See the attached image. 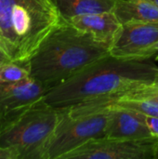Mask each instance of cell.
<instances>
[{
    "mask_svg": "<svg viewBox=\"0 0 158 159\" xmlns=\"http://www.w3.org/2000/svg\"><path fill=\"white\" fill-rule=\"evenodd\" d=\"M157 73V65L148 60L121 59L108 54L49 89L44 101L55 109L102 111L131 89L153 84Z\"/></svg>",
    "mask_w": 158,
    "mask_h": 159,
    "instance_id": "cell-1",
    "label": "cell"
},
{
    "mask_svg": "<svg viewBox=\"0 0 158 159\" xmlns=\"http://www.w3.org/2000/svg\"><path fill=\"white\" fill-rule=\"evenodd\" d=\"M110 47L62 20L29 60L31 77L47 90L109 54Z\"/></svg>",
    "mask_w": 158,
    "mask_h": 159,
    "instance_id": "cell-2",
    "label": "cell"
},
{
    "mask_svg": "<svg viewBox=\"0 0 158 159\" xmlns=\"http://www.w3.org/2000/svg\"><path fill=\"white\" fill-rule=\"evenodd\" d=\"M62 19L53 0H0V48L27 61Z\"/></svg>",
    "mask_w": 158,
    "mask_h": 159,
    "instance_id": "cell-3",
    "label": "cell"
},
{
    "mask_svg": "<svg viewBox=\"0 0 158 159\" xmlns=\"http://www.w3.org/2000/svg\"><path fill=\"white\" fill-rule=\"evenodd\" d=\"M60 112L44 98L0 126V146L14 150L18 159H46Z\"/></svg>",
    "mask_w": 158,
    "mask_h": 159,
    "instance_id": "cell-4",
    "label": "cell"
},
{
    "mask_svg": "<svg viewBox=\"0 0 158 159\" xmlns=\"http://www.w3.org/2000/svg\"><path fill=\"white\" fill-rule=\"evenodd\" d=\"M58 110L60 119L47 145L46 159H62L65 155L88 141L105 137L109 108L88 113Z\"/></svg>",
    "mask_w": 158,
    "mask_h": 159,
    "instance_id": "cell-5",
    "label": "cell"
},
{
    "mask_svg": "<svg viewBox=\"0 0 158 159\" xmlns=\"http://www.w3.org/2000/svg\"><path fill=\"white\" fill-rule=\"evenodd\" d=\"M154 139H93L62 159H154Z\"/></svg>",
    "mask_w": 158,
    "mask_h": 159,
    "instance_id": "cell-6",
    "label": "cell"
},
{
    "mask_svg": "<svg viewBox=\"0 0 158 159\" xmlns=\"http://www.w3.org/2000/svg\"><path fill=\"white\" fill-rule=\"evenodd\" d=\"M158 42V22L123 23L109 54L121 59L149 60L155 56Z\"/></svg>",
    "mask_w": 158,
    "mask_h": 159,
    "instance_id": "cell-7",
    "label": "cell"
},
{
    "mask_svg": "<svg viewBox=\"0 0 158 159\" xmlns=\"http://www.w3.org/2000/svg\"><path fill=\"white\" fill-rule=\"evenodd\" d=\"M47 91L43 84L32 77L17 83H0V126L42 100Z\"/></svg>",
    "mask_w": 158,
    "mask_h": 159,
    "instance_id": "cell-8",
    "label": "cell"
},
{
    "mask_svg": "<svg viewBox=\"0 0 158 159\" xmlns=\"http://www.w3.org/2000/svg\"><path fill=\"white\" fill-rule=\"evenodd\" d=\"M108 108L110 116L105 137L122 140L154 139L145 124V115L115 105Z\"/></svg>",
    "mask_w": 158,
    "mask_h": 159,
    "instance_id": "cell-9",
    "label": "cell"
},
{
    "mask_svg": "<svg viewBox=\"0 0 158 159\" xmlns=\"http://www.w3.org/2000/svg\"><path fill=\"white\" fill-rule=\"evenodd\" d=\"M80 31L88 33L99 42L109 47L115 41L122 23L114 11L81 15L67 21Z\"/></svg>",
    "mask_w": 158,
    "mask_h": 159,
    "instance_id": "cell-10",
    "label": "cell"
},
{
    "mask_svg": "<svg viewBox=\"0 0 158 159\" xmlns=\"http://www.w3.org/2000/svg\"><path fill=\"white\" fill-rule=\"evenodd\" d=\"M113 11L120 20L158 22V7L148 0H115Z\"/></svg>",
    "mask_w": 158,
    "mask_h": 159,
    "instance_id": "cell-11",
    "label": "cell"
},
{
    "mask_svg": "<svg viewBox=\"0 0 158 159\" xmlns=\"http://www.w3.org/2000/svg\"><path fill=\"white\" fill-rule=\"evenodd\" d=\"M64 21L87 14L113 11L115 0H53Z\"/></svg>",
    "mask_w": 158,
    "mask_h": 159,
    "instance_id": "cell-12",
    "label": "cell"
},
{
    "mask_svg": "<svg viewBox=\"0 0 158 159\" xmlns=\"http://www.w3.org/2000/svg\"><path fill=\"white\" fill-rule=\"evenodd\" d=\"M29 77H31L29 61H7L0 64V83H17Z\"/></svg>",
    "mask_w": 158,
    "mask_h": 159,
    "instance_id": "cell-13",
    "label": "cell"
},
{
    "mask_svg": "<svg viewBox=\"0 0 158 159\" xmlns=\"http://www.w3.org/2000/svg\"><path fill=\"white\" fill-rule=\"evenodd\" d=\"M111 105L130 109L146 116H158V103L150 101L135 99H118L117 101L112 102L109 106Z\"/></svg>",
    "mask_w": 158,
    "mask_h": 159,
    "instance_id": "cell-14",
    "label": "cell"
},
{
    "mask_svg": "<svg viewBox=\"0 0 158 159\" xmlns=\"http://www.w3.org/2000/svg\"><path fill=\"white\" fill-rule=\"evenodd\" d=\"M119 99H135L145 100L158 103V87L154 84L138 87L127 92Z\"/></svg>",
    "mask_w": 158,
    "mask_h": 159,
    "instance_id": "cell-15",
    "label": "cell"
},
{
    "mask_svg": "<svg viewBox=\"0 0 158 159\" xmlns=\"http://www.w3.org/2000/svg\"><path fill=\"white\" fill-rule=\"evenodd\" d=\"M145 124L149 129L154 138H158V116H144Z\"/></svg>",
    "mask_w": 158,
    "mask_h": 159,
    "instance_id": "cell-16",
    "label": "cell"
},
{
    "mask_svg": "<svg viewBox=\"0 0 158 159\" xmlns=\"http://www.w3.org/2000/svg\"><path fill=\"white\" fill-rule=\"evenodd\" d=\"M0 159H18V156L11 148L0 146Z\"/></svg>",
    "mask_w": 158,
    "mask_h": 159,
    "instance_id": "cell-17",
    "label": "cell"
},
{
    "mask_svg": "<svg viewBox=\"0 0 158 159\" xmlns=\"http://www.w3.org/2000/svg\"><path fill=\"white\" fill-rule=\"evenodd\" d=\"M154 159H158V138H155L154 142Z\"/></svg>",
    "mask_w": 158,
    "mask_h": 159,
    "instance_id": "cell-18",
    "label": "cell"
},
{
    "mask_svg": "<svg viewBox=\"0 0 158 159\" xmlns=\"http://www.w3.org/2000/svg\"><path fill=\"white\" fill-rule=\"evenodd\" d=\"M10 61L8 58H7V56L4 53V51L0 48V64L1 63H3V62H5V61Z\"/></svg>",
    "mask_w": 158,
    "mask_h": 159,
    "instance_id": "cell-19",
    "label": "cell"
},
{
    "mask_svg": "<svg viewBox=\"0 0 158 159\" xmlns=\"http://www.w3.org/2000/svg\"><path fill=\"white\" fill-rule=\"evenodd\" d=\"M155 57L156 60H158V42L157 44L155 46Z\"/></svg>",
    "mask_w": 158,
    "mask_h": 159,
    "instance_id": "cell-20",
    "label": "cell"
},
{
    "mask_svg": "<svg viewBox=\"0 0 158 159\" xmlns=\"http://www.w3.org/2000/svg\"><path fill=\"white\" fill-rule=\"evenodd\" d=\"M155 86H157L158 87V73L156 74V78H155V81H154V83H153Z\"/></svg>",
    "mask_w": 158,
    "mask_h": 159,
    "instance_id": "cell-21",
    "label": "cell"
},
{
    "mask_svg": "<svg viewBox=\"0 0 158 159\" xmlns=\"http://www.w3.org/2000/svg\"><path fill=\"white\" fill-rule=\"evenodd\" d=\"M148 1H150V2H152V3H154L155 5H156L158 7V0H148Z\"/></svg>",
    "mask_w": 158,
    "mask_h": 159,
    "instance_id": "cell-22",
    "label": "cell"
}]
</instances>
